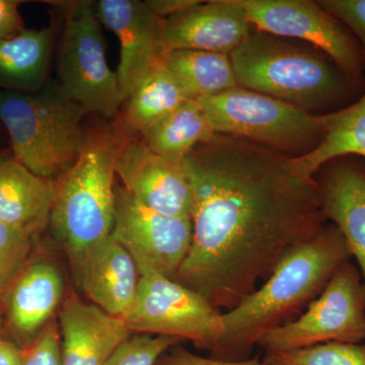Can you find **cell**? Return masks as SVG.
Segmentation results:
<instances>
[{"label": "cell", "mask_w": 365, "mask_h": 365, "mask_svg": "<svg viewBox=\"0 0 365 365\" xmlns=\"http://www.w3.org/2000/svg\"><path fill=\"white\" fill-rule=\"evenodd\" d=\"M192 185L191 248L173 280L217 309H234L290 249L328 220L318 184L292 158L215 134L184 160Z\"/></svg>", "instance_id": "cell-1"}, {"label": "cell", "mask_w": 365, "mask_h": 365, "mask_svg": "<svg viewBox=\"0 0 365 365\" xmlns=\"http://www.w3.org/2000/svg\"><path fill=\"white\" fill-rule=\"evenodd\" d=\"M351 252L339 228L328 222L313 239L290 249L260 288L222 314L216 359H248L266 334L295 321L323 292Z\"/></svg>", "instance_id": "cell-2"}, {"label": "cell", "mask_w": 365, "mask_h": 365, "mask_svg": "<svg viewBox=\"0 0 365 365\" xmlns=\"http://www.w3.org/2000/svg\"><path fill=\"white\" fill-rule=\"evenodd\" d=\"M230 56L240 86L314 114L345 109L365 91V81L348 76L318 48L255 28Z\"/></svg>", "instance_id": "cell-3"}, {"label": "cell", "mask_w": 365, "mask_h": 365, "mask_svg": "<svg viewBox=\"0 0 365 365\" xmlns=\"http://www.w3.org/2000/svg\"><path fill=\"white\" fill-rule=\"evenodd\" d=\"M117 146L107 130L88 131L81 157L55 182L49 225L72 271L93 246L111 235Z\"/></svg>", "instance_id": "cell-4"}, {"label": "cell", "mask_w": 365, "mask_h": 365, "mask_svg": "<svg viewBox=\"0 0 365 365\" xmlns=\"http://www.w3.org/2000/svg\"><path fill=\"white\" fill-rule=\"evenodd\" d=\"M86 110L60 83L36 93L0 90V121L14 157L43 179L56 182L81 157L88 138Z\"/></svg>", "instance_id": "cell-5"}, {"label": "cell", "mask_w": 365, "mask_h": 365, "mask_svg": "<svg viewBox=\"0 0 365 365\" xmlns=\"http://www.w3.org/2000/svg\"><path fill=\"white\" fill-rule=\"evenodd\" d=\"M197 101L215 134L247 139L290 158L314 150L328 128L329 114L307 112L240 86Z\"/></svg>", "instance_id": "cell-6"}, {"label": "cell", "mask_w": 365, "mask_h": 365, "mask_svg": "<svg viewBox=\"0 0 365 365\" xmlns=\"http://www.w3.org/2000/svg\"><path fill=\"white\" fill-rule=\"evenodd\" d=\"M59 56L60 86L86 113L111 118L125 103L118 81L106 58L100 20L91 2H72Z\"/></svg>", "instance_id": "cell-7"}, {"label": "cell", "mask_w": 365, "mask_h": 365, "mask_svg": "<svg viewBox=\"0 0 365 365\" xmlns=\"http://www.w3.org/2000/svg\"><path fill=\"white\" fill-rule=\"evenodd\" d=\"M140 275L135 302L123 319L129 330L191 341L215 354L223 332L222 312L177 281L155 272Z\"/></svg>", "instance_id": "cell-8"}, {"label": "cell", "mask_w": 365, "mask_h": 365, "mask_svg": "<svg viewBox=\"0 0 365 365\" xmlns=\"http://www.w3.org/2000/svg\"><path fill=\"white\" fill-rule=\"evenodd\" d=\"M365 340V290L361 273L350 261L334 273L322 294L292 323L258 342L266 352L290 351L329 342Z\"/></svg>", "instance_id": "cell-9"}, {"label": "cell", "mask_w": 365, "mask_h": 365, "mask_svg": "<svg viewBox=\"0 0 365 365\" xmlns=\"http://www.w3.org/2000/svg\"><path fill=\"white\" fill-rule=\"evenodd\" d=\"M257 30L302 41L328 55L345 73L365 81L364 54L351 31L319 1L237 0Z\"/></svg>", "instance_id": "cell-10"}, {"label": "cell", "mask_w": 365, "mask_h": 365, "mask_svg": "<svg viewBox=\"0 0 365 365\" xmlns=\"http://www.w3.org/2000/svg\"><path fill=\"white\" fill-rule=\"evenodd\" d=\"M192 235L191 218L153 210L124 187L115 191L111 235L131 255L140 273L173 279L189 253Z\"/></svg>", "instance_id": "cell-11"}, {"label": "cell", "mask_w": 365, "mask_h": 365, "mask_svg": "<svg viewBox=\"0 0 365 365\" xmlns=\"http://www.w3.org/2000/svg\"><path fill=\"white\" fill-rule=\"evenodd\" d=\"M96 6L98 20L119 39L117 76L126 102L163 64L165 20L139 0H101Z\"/></svg>", "instance_id": "cell-12"}, {"label": "cell", "mask_w": 365, "mask_h": 365, "mask_svg": "<svg viewBox=\"0 0 365 365\" xmlns=\"http://www.w3.org/2000/svg\"><path fill=\"white\" fill-rule=\"evenodd\" d=\"M115 170L124 188L144 205L163 215L190 217L192 185L184 162L160 157L143 140H129L118 143Z\"/></svg>", "instance_id": "cell-13"}, {"label": "cell", "mask_w": 365, "mask_h": 365, "mask_svg": "<svg viewBox=\"0 0 365 365\" xmlns=\"http://www.w3.org/2000/svg\"><path fill=\"white\" fill-rule=\"evenodd\" d=\"M254 26L237 0L199 1L163 21L165 51L200 50L230 55Z\"/></svg>", "instance_id": "cell-14"}, {"label": "cell", "mask_w": 365, "mask_h": 365, "mask_svg": "<svg viewBox=\"0 0 365 365\" xmlns=\"http://www.w3.org/2000/svg\"><path fill=\"white\" fill-rule=\"evenodd\" d=\"M64 297L59 268L49 261H29L1 297L13 343L23 350L31 347L54 319Z\"/></svg>", "instance_id": "cell-15"}, {"label": "cell", "mask_w": 365, "mask_h": 365, "mask_svg": "<svg viewBox=\"0 0 365 365\" xmlns=\"http://www.w3.org/2000/svg\"><path fill=\"white\" fill-rule=\"evenodd\" d=\"M322 210L344 235L356 259L365 290V160L343 155L326 163L314 175Z\"/></svg>", "instance_id": "cell-16"}, {"label": "cell", "mask_w": 365, "mask_h": 365, "mask_svg": "<svg viewBox=\"0 0 365 365\" xmlns=\"http://www.w3.org/2000/svg\"><path fill=\"white\" fill-rule=\"evenodd\" d=\"M61 365H106L134 333L123 319L69 292L59 311Z\"/></svg>", "instance_id": "cell-17"}, {"label": "cell", "mask_w": 365, "mask_h": 365, "mask_svg": "<svg viewBox=\"0 0 365 365\" xmlns=\"http://www.w3.org/2000/svg\"><path fill=\"white\" fill-rule=\"evenodd\" d=\"M72 273L91 304L116 318L124 319L129 313L138 292L140 271L111 235L93 246Z\"/></svg>", "instance_id": "cell-18"}, {"label": "cell", "mask_w": 365, "mask_h": 365, "mask_svg": "<svg viewBox=\"0 0 365 365\" xmlns=\"http://www.w3.org/2000/svg\"><path fill=\"white\" fill-rule=\"evenodd\" d=\"M55 182L26 169L14 153L0 150V222L40 234L49 225Z\"/></svg>", "instance_id": "cell-19"}, {"label": "cell", "mask_w": 365, "mask_h": 365, "mask_svg": "<svg viewBox=\"0 0 365 365\" xmlns=\"http://www.w3.org/2000/svg\"><path fill=\"white\" fill-rule=\"evenodd\" d=\"M54 28L25 29L0 40V88L16 93H36L44 85L51 57Z\"/></svg>", "instance_id": "cell-20"}, {"label": "cell", "mask_w": 365, "mask_h": 365, "mask_svg": "<svg viewBox=\"0 0 365 365\" xmlns=\"http://www.w3.org/2000/svg\"><path fill=\"white\" fill-rule=\"evenodd\" d=\"M165 68L188 100L212 97L239 86L230 55L200 50H173L165 54Z\"/></svg>", "instance_id": "cell-21"}, {"label": "cell", "mask_w": 365, "mask_h": 365, "mask_svg": "<svg viewBox=\"0 0 365 365\" xmlns=\"http://www.w3.org/2000/svg\"><path fill=\"white\" fill-rule=\"evenodd\" d=\"M215 134L202 105L197 100H187L141 134V140L160 157L184 162L198 144Z\"/></svg>", "instance_id": "cell-22"}, {"label": "cell", "mask_w": 365, "mask_h": 365, "mask_svg": "<svg viewBox=\"0 0 365 365\" xmlns=\"http://www.w3.org/2000/svg\"><path fill=\"white\" fill-rule=\"evenodd\" d=\"M343 155L365 158V91L352 105L330 113L321 143L307 155L292 158V162L300 173L314 178L326 163Z\"/></svg>", "instance_id": "cell-23"}, {"label": "cell", "mask_w": 365, "mask_h": 365, "mask_svg": "<svg viewBox=\"0 0 365 365\" xmlns=\"http://www.w3.org/2000/svg\"><path fill=\"white\" fill-rule=\"evenodd\" d=\"M187 100L181 86L163 64L125 102V126L143 134Z\"/></svg>", "instance_id": "cell-24"}, {"label": "cell", "mask_w": 365, "mask_h": 365, "mask_svg": "<svg viewBox=\"0 0 365 365\" xmlns=\"http://www.w3.org/2000/svg\"><path fill=\"white\" fill-rule=\"evenodd\" d=\"M265 365H365V345L329 342L290 350L266 352Z\"/></svg>", "instance_id": "cell-25"}, {"label": "cell", "mask_w": 365, "mask_h": 365, "mask_svg": "<svg viewBox=\"0 0 365 365\" xmlns=\"http://www.w3.org/2000/svg\"><path fill=\"white\" fill-rule=\"evenodd\" d=\"M35 235L0 222V297L29 263Z\"/></svg>", "instance_id": "cell-26"}, {"label": "cell", "mask_w": 365, "mask_h": 365, "mask_svg": "<svg viewBox=\"0 0 365 365\" xmlns=\"http://www.w3.org/2000/svg\"><path fill=\"white\" fill-rule=\"evenodd\" d=\"M182 342L168 336L133 334L120 345L106 365H155L163 353Z\"/></svg>", "instance_id": "cell-27"}, {"label": "cell", "mask_w": 365, "mask_h": 365, "mask_svg": "<svg viewBox=\"0 0 365 365\" xmlns=\"http://www.w3.org/2000/svg\"><path fill=\"white\" fill-rule=\"evenodd\" d=\"M319 4L351 31L361 47L365 66V0H322Z\"/></svg>", "instance_id": "cell-28"}, {"label": "cell", "mask_w": 365, "mask_h": 365, "mask_svg": "<svg viewBox=\"0 0 365 365\" xmlns=\"http://www.w3.org/2000/svg\"><path fill=\"white\" fill-rule=\"evenodd\" d=\"M60 354L59 325L53 319L35 343L25 350L24 365H61Z\"/></svg>", "instance_id": "cell-29"}, {"label": "cell", "mask_w": 365, "mask_h": 365, "mask_svg": "<svg viewBox=\"0 0 365 365\" xmlns=\"http://www.w3.org/2000/svg\"><path fill=\"white\" fill-rule=\"evenodd\" d=\"M155 365H265L260 361L258 357L240 360V361H230L213 359V357H202L185 349L181 344L170 348L163 353L155 362Z\"/></svg>", "instance_id": "cell-30"}, {"label": "cell", "mask_w": 365, "mask_h": 365, "mask_svg": "<svg viewBox=\"0 0 365 365\" xmlns=\"http://www.w3.org/2000/svg\"><path fill=\"white\" fill-rule=\"evenodd\" d=\"M23 1L0 0V40L9 39L25 30L19 6Z\"/></svg>", "instance_id": "cell-31"}, {"label": "cell", "mask_w": 365, "mask_h": 365, "mask_svg": "<svg viewBox=\"0 0 365 365\" xmlns=\"http://www.w3.org/2000/svg\"><path fill=\"white\" fill-rule=\"evenodd\" d=\"M200 0H145V4L163 20L195 6Z\"/></svg>", "instance_id": "cell-32"}, {"label": "cell", "mask_w": 365, "mask_h": 365, "mask_svg": "<svg viewBox=\"0 0 365 365\" xmlns=\"http://www.w3.org/2000/svg\"><path fill=\"white\" fill-rule=\"evenodd\" d=\"M25 350L0 337V365H24Z\"/></svg>", "instance_id": "cell-33"}, {"label": "cell", "mask_w": 365, "mask_h": 365, "mask_svg": "<svg viewBox=\"0 0 365 365\" xmlns=\"http://www.w3.org/2000/svg\"><path fill=\"white\" fill-rule=\"evenodd\" d=\"M2 307L1 302H0V337H2V330H4V325H2Z\"/></svg>", "instance_id": "cell-34"}]
</instances>
